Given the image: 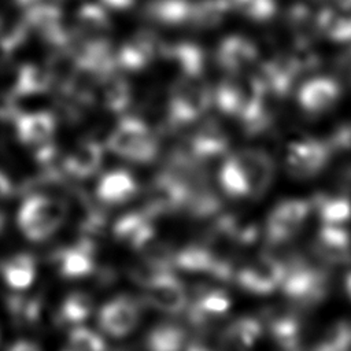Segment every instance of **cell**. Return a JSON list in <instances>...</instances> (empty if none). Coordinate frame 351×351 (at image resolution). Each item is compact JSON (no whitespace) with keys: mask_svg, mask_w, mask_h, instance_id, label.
<instances>
[{"mask_svg":"<svg viewBox=\"0 0 351 351\" xmlns=\"http://www.w3.org/2000/svg\"><path fill=\"white\" fill-rule=\"evenodd\" d=\"M287 273L281 284L282 293L295 306L310 308L321 304L330 292L329 273L302 256L285 261Z\"/></svg>","mask_w":351,"mask_h":351,"instance_id":"obj_1","label":"cell"},{"mask_svg":"<svg viewBox=\"0 0 351 351\" xmlns=\"http://www.w3.org/2000/svg\"><path fill=\"white\" fill-rule=\"evenodd\" d=\"M66 208L44 195L27 196L18 210L16 222L26 239L43 241L51 237L64 222Z\"/></svg>","mask_w":351,"mask_h":351,"instance_id":"obj_2","label":"cell"},{"mask_svg":"<svg viewBox=\"0 0 351 351\" xmlns=\"http://www.w3.org/2000/svg\"><path fill=\"white\" fill-rule=\"evenodd\" d=\"M285 273V261L271 254H261L237 267L234 282L250 295L265 296L281 287Z\"/></svg>","mask_w":351,"mask_h":351,"instance_id":"obj_3","label":"cell"},{"mask_svg":"<svg viewBox=\"0 0 351 351\" xmlns=\"http://www.w3.org/2000/svg\"><path fill=\"white\" fill-rule=\"evenodd\" d=\"M143 300L129 293H119L107 300L97 313V325L110 337L121 339L130 335L143 314Z\"/></svg>","mask_w":351,"mask_h":351,"instance_id":"obj_4","label":"cell"},{"mask_svg":"<svg viewBox=\"0 0 351 351\" xmlns=\"http://www.w3.org/2000/svg\"><path fill=\"white\" fill-rule=\"evenodd\" d=\"M141 288L143 303L163 314H180L188 306V291L173 271H163L154 276Z\"/></svg>","mask_w":351,"mask_h":351,"instance_id":"obj_5","label":"cell"},{"mask_svg":"<svg viewBox=\"0 0 351 351\" xmlns=\"http://www.w3.org/2000/svg\"><path fill=\"white\" fill-rule=\"evenodd\" d=\"M232 299L228 292L218 287H199L186 306L189 325L202 330L210 329L230 310Z\"/></svg>","mask_w":351,"mask_h":351,"instance_id":"obj_6","label":"cell"},{"mask_svg":"<svg viewBox=\"0 0 351 351\" xmlns=\"http://www.w3.org/2000/svg\"><path fill=\"white\" fill-rule=\"evenodd\" d=\"M267 333L277 351L304 350V324L292 310H269L265 317Z\"/></svg>","mask_w":351,"mask_h":351,"instance_id":"obj_7","label":"cell"},{"mask_svg":"<svg viewBox=\"0 0 351 351\" xmlns=\"http://www.w3.org/2000/svg\"><path fill=\"white\" fill-rule=\"evenodd\" d=\"M59 273L64 278H84L96 270V244L93 237H82L56 254Z\"/></svg>","mask_w":351,"mask_h":351,"instance_id":"obj_8","label":"cell"},{"mask_svg":"<svg viewBox=\"0 0 351 351\" xmlns=\"http://www.w3.org/2000/svg\"><path fill=\"white\" fill-rule=\"evenodd\" d=\"M311 248L321 261L328 263L343 265L351 261V236L341 228L332 225L322 228Z\"/></svg>","mask_w":351,"mask_h":351,"instance_id":"obj_9","label":"cell"},{"mask_svg":"<svg viewBox=\"0 0 351 351\" xmlns=\"http://www.w3.org/2000/svg\"><path fill=\"white\" fill-rule=\"evenodd\" d=\"M263 335V322L252 315H241L221 330L225 351H252Z\"/></svg>","mask_w":351,"mask_h":351,"instance_id":"obj_10","label":"cell"},{"mask_svg":"<svg viewBox=\"0 0 351 351\" xmlns=\"http://www.w3.org/2000/svg\"><path fill=\"white\" fill-rule=\"evenodd\" d=\"M306 218L303 206L291 204L277 210L266 225V243L270 245H281L292 240L302 229Z\"/></svg>","mask_w":351,"mask_h":351,"instance_id":"obj_11","label":"cell"},{"mask_svg":"<svg viewBox=\"0 0 351 351\" xmlns=\"http://www.w3.org/2000/svg\"><path fill=\"white\" fill-rule=\"evenodd\" d=\"M114 239L134 251H144L151 247L155 239V229L147 218L126 217L114 226Z\"/></svg>","mask_w":351,"mask_h":351,"instance_id":"obj_12","label":"cell"},{"mask_svg":"<svg viewBox=\"0 0 351 351\" xmlns=\"http://www.w3.org/2000/svg\"><path fill=\"white\" fill-rule=\"evenodd\" d=\"M186 340V332L182 326L173 322H160L145 333L143 348L145 351H184Z\"/></svg>","mask_w":351,"mask_h":351,"instance_id":"obj_13","label":"cell"},{"mask_svg":"<svg viewBox=\"0 0 351 351\" xmlns=\"http://www.w3.org/2000/svg\"><path fill=\"white\" fill-rule=\"evenodd\" d=\"M18 138L27 145H37L45 141L53 129L51 115L47 112H27L16 117Z\"/></svg>","mask_w":351,"mask_h":351,"instance_id":"obj_14","label":"cell"},{"mask_svg":"<svg viewBox=\"0 0 351 351\" xmlns=\"http://www.w3.org/2000/svg\"><path fill=\"white\" fill-rule=\"evenodd\" d=\"M1 273L4 281L12 289H27L36 278V261L30 254H16L5 261Z\"/></svg>","mask_w":351,"mask_h":351,"instance_id":"obj_15","label":"cell"},{"mask_svg":"<svg viewBox=\"0 0 351 351\" xmlns=\"http://www.w3.org/2000/svg\"><path fill=\"white\" fill-rule=\"evenodd\" d=\"M93 311V298L82 291L70 292L60 303L58 319L64 326H78L86 321Z\"/></svg>","mask_w":351,"mask_h":351,"instance_id":"obj_16","label":"cell"},{"mask_svg":"<svg viewBox=\"0 0 351 351\" xmlns=\"http://www.w3.org/2000/svg\"><path fill=\"white\" fill-rule=\"evenodd\" d=\"M48 85V75L34 64H25L18 73L14 96H32L43 92Z\"/></svg>","mask_w":351,"mask_h":351,"instance_id":"obj_17","label":"cell"},{"mask_svg":"<svg viewBox=\"0 0 351 351\" xmlns=\"http://www.w3.org/2000/svg\"><path fill=\"white\" fill-rule=\"evenodd\" d=\"M66 347L71 351H106L103 337L82 325L70 329Z\"/></svg>","mask_w":351,"mask_h":351,"instance_id":"obj_18","label":"cell"},{"mask_svg":"<svg viewBox=\"0 0 351 351\" xmlns=\"http://www.w3.org/2000/svg\"><path fill=\"white\" fill-rule=\"evenodd\" d=\"M184 351H225L221 332L210 329L199 330L193 337L186 340Z\"/></svg>","mask_w":351,"mask_h":351,"instance_id":"obj_19","label":"cell"},{"mask_svg":"<svg viewBox=\"0 0 351 351\" xmlns=\"http://www.w3.org/2000/svg\"><path fill=\"white\" fill-rule=\"evenodd\" d=\"M8 308L12 317L23 322H33L40 315V303L23 296H12L8 300Z\"/></svg>","mask_w":351,"mask_h":351,"instance_id":"obj_20","label":"cell"},{"mask_svg":"<svg viewBox=\"0 0 351 351\" xmlns=\"http://www.w3.org/2000/svg\"><path fill=\"white\" fill-rule=\"evenodd\" d=\"M7 351H41L37 344L29 340H19L8 347Z\"/></svg>","mask_w":351,"mask_h":351,"instance_id":"obj_21","label":"cell"},{"mask_svg":"<svg viewBox=\"0 0 351 351\" xmlns=\"http://www.w3.org/2000/svg\"><path fill=\"white\" fill-rule=\"evenodd\" d=\"M12 193V184L10 178L0 171V200L8 197Z\"/></svg>","mask_w":351,"mask_h":351,"instance_id":"obj_22","label":"cell"},{"mask_svg":"<svg viewBox=\"0 0 351 351\" xmlns=\"http://www.w3.org/2000/svg\"><path fill=\"white\" fill-rule=\"evenodd\" d=\"M344 292L347 298L351 300V271H348L344 277Z\"/></svg>","mask_w":351,"mask_h":351,"instance_id":"obj_23","label":"cell"},{"mask_svg":"<svg viewBox=\"0 0 351 351\" xmlns=\"http://www.w3.org/2000/svg\"><path fill=\"white\" fill-rule=\"evenodd\" d=\"M3 228H4V215L0 214V232L3 230Z\"/></svg>","mask_w":351,"mask_h":351,"instance_id":"obj_24","label":"cell"},{"mask_svg":"<svg viewBox=\"0 0 351 351\" xmlns=\"http://www.w3.org/2000/svg\"><path fill=\"white\" fill-rule=\"evenodd\" d=\"M62 351H71V350H69V348H67V347H64V348H63V350H62Z\"/></svg>","mask_w":351,"mask_h":351,"instance_id":"obj_25","label":"cell"}]
</instances>
